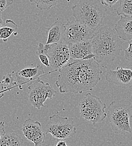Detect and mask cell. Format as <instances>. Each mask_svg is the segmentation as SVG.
<instances>
[{
    "label": "cell",
    "mask_w": 132,
    "mask_h": 146,
    "mask_svg": "<svg viewBox=\"0 0 132 146\" xmlns=\"http://www.w3.org/2000/svg\"><path fill=\"white\" fill-rule=\"evenodd\" d=\"M58 71L55 84L61 93L92 91L101 79L102 70L94 58L75 60Z\"/></svg>",
    "instance_id": "cell-1"
},
{
    "label": "cell",
    "mask_w": 132,
    "mask_h": 146,
    "mask_svg": "<svg viewBox=\"0 0 132 146\" xmlns=\"http://www.w3.org/2000/svg\"><path fill=\"white\" fill-rule=\"evenodd\" d=\"M91 41L94 58L99 64L113 62L123 50V41L115 29L108 27L99 28Z\"/></svg>",
    "instance_id": "cell-2"
},
{
    "label": "cell",
    "mask_w": 132,
    "mask_h": 146,
    "mask_svg": "<svg viewBox=\"0 0 132 146\" xmlns=\"http://www.w3.org/2000/svg\"><path fill=\"white\" fill-rule=\"evenodd\" d=\"M72 10L75 20L94 32L101 28L106 14L100 0H80Z\"/></svg>",
    "instance_id": "cell-3"
},
{
    "label": "cell",
    "mask_w": 132,
    "mask_h": 146,
    "mask_svg": "<svg viewBox=\"0 0 132 146\" xmlns=\"http://www.w3.org/2000/svg\"><path fill=\"white\" fill-rule=\"evenodd\" d=\"M107 117L114 133H131L130 120L132 117V104L126 100L113 101L109 105Z\"/></svg>",
    "instance_id": "cell-4"
},
{
    "label": "cell",
    "mask_w": 132,
    "mask_h": 146,
    "mask_svg": "<svg viewBox=\"0 0 132 146\" xmlns=\"http://www.w3.org/2000/svg\"><path fill=\"white\" fill-rule=\"evenodd\" d=\"M106 104L96 95L88 93L79 104L81 116L86 121L95 125L103 121L107 117Z\"/></svg>",
    "instance_id": "cell-5"
},
{
    "label": "cell",
    "mask_w": 132,
    "mask_h": 146,
    "mask_svg": "<svg viewBox=\"0 0 132 146\" xmlns=\"http://www.w3.org/2000/svg\"><path fill=\"white\" fill-rule=\"evenodd\" d=\"M76 132L74 120L72 117H62L55 113L49 117L45 134H50L57 140H65L72 137Z\"/></svg>",
    "instance_id": "cell-6"
},
{
    "label": "cell",
    "mask_w": 132,
    "mask_h": 146,
    "mask_svg": "<svg viewBox=\"0 0 132 146\" xmlns=\"http://www.w3.org/2000/svg\"><path fill=\"white\" fill-rule=\"evenodd\" d=\"M28 101L31 105L38 110L44 107V102L47 99H52L56 91L48 83L38 79L32 83L28 87Z\"/></svg>",
    "instance_id": "cell-7"
},
{
    "label": "cell",
    "mask_w": 132,
    "mask_h": 146,
    "mask_svg": "<svg viewBox=\"0 0 132 146\" xmlns=\"http://www.w3.org/2000/svg\"><path fill=\"white\" fill-rule=\"evenodd\" d=\"M44 48L50 61V66L58 70L70 62L72 60L69 45L64 41L58 43L45 44Z\"/></svg>",
    "instance_id": "cell-8"
},
{
    "label": "cell",
    "mask_w": 132,
    "mask_h": 146,
    "mask_svg": "<svg viewBox=\"0 0 132 146\" xmlns=\"http://www.w3.org/2000/svg\"><path fill=\"white\" fill-rule=\"evenodd\" d=\"M94 33L91 29L76 20L68 21L65 24L64 42L70 44L90 40Z\"/></svg>",
    "instance_id": "cell-9"
},
{
    "label": "cell",
    "mask_w": 132,
    "mask_h": 146,
    "mask_svg": "<svg viewBox=\"0 0 132 146\" xmlns=\"http://www.w3.org/2000/svg\"><path fill=\"white\" fill-rule=\"evenodd\" d=\"M21 130L24 137L34 146H41L44 143L46 134L39 121L28 119L24 121Z\"/></svg>",
    "instance_id": "cell-10"
},
{
    "label": "cell",
    "mask_w": 132,
    "mask_h": 146,
    "mask_svg": "<svg viewBox=\"0 0 132 146\" xmlns=\"http://www.w3.org/2000/svg\"><path fill=\"white\" fill-rule=\"evenodd\" d=\"M106 80L123 89L132 87V69L117 66L115 70L109 69L106 74Z\"/></svg>",
    "instance_id": "cell-11"
},
{
    "label": "cell",
    "mask_w": 132,
    "mask_h": 146,
    "mask_svg": "<svg viewBox=\"0 0 132 146\" xmlns=\"http://www.w3.org/2000/svg\"><path fill=\"white\" fill-rule=\"evenodd\" d=\"M68 45L71 58L73 60H89L94 58L91 40Z\"/></svg>",
    "instance_id": "cell-12"
},
{
    "label": "cell",
    "mask_w": 132,
    "mask_h": 146,
    "mask_svg": "<svg viewBox=\"0 0 132 146\" xmlns=\"http://www.w3.org/2000/svg\"><path fill=\"white\" fill-rule=\"evenodd\" d=\"M120 17L114 29L122 40L128 42L132 39V16Z\"/></svg>",
    "instance_id": "cell-13"
},
{
    "label": "cell",
    "mask_w": 132,
    "mask_h": 146,
    "mask_svg": "<svg viewBox=\"0 0 132 146\" xmlns=\"http://www.w3.org/2000/svg\"><path fill=\"white\" fill-rule=\"evenodd\" d=\"M44 74L43 66L38 65L36 67H28L17 71L15 74L17 84L32 81Z\"/></svg>",
    "instance_id": "cell-14"
},
{
    "label": "cell",
    "mask_w": 132,
    "mask_h": 146,
    "mask_svg": "<svg viewBox=\"0 0 132 146\" xmlns=\"http://www.w3.org/2000/svg\"><path fill=\"white\" fill-rule=\"evenodd\" d=\"M65 24L57 21L47 29L46 44L58 43L64 41Z\"/></svg>",
    "instance_id": "cell-15"
},
{
    "label": "cell",
    "mask_w": 132,
    "mask_h": 146,
    "mask_svg": "<svg viewBox=\"0 0 132 146\" xmlns=\"http://www.w3.org/2000/svg\"><path fill=\"white\" fill-rule=\"evenodd\" d=\"M18 24L12 20L7 19L5 25L0 27V39L4 42H6L13 34L16 36L18 35Z\"/></svg>",
    "instance_id": "cell-16"
},
{
    "label": "cell",
    "mask_w": 132,
    "mask_h": 146,
    "mask_svg": "<svg viewBox=\"0 0 132 146\" xmlns=\"http://www.w3.org/2000/svg\"><path fill=\"white\" fill-rule=\"evenodd\" d=\"M24 141L15 132L6 133L0 141V146H24Z\"/></svg>",
    "instance_id": "cell-17"
},
{
    "label": "cell",
    "mask_w": 132,
    "mask_h": 146,
    "mask_svg": "<svg viewBox=\"0 0 132 146\" xmlns=\"http://www.w3.org/2000/svg\"><path fill=\"white\" fill-rule=\"evenodd\" d=\"M116 13L119 16H132V0H120Z\"/></svg>",
    "instance_id": "cell-18"
},
{
    "label": "cell",
    "mask_w": 132,
    "mask_h": 146,
    "mask_svg": "<svg viewBox=\"0 0 132 146\" xmlns=\"http://www.w3.org/2000/svg\"><path fill=\"white\" fill-rule=\"evenodd\" d=\"M36 55L38 56V58L42 65L47 68L51 66L49 57L47 55V51L44 48V44L42 43H39L36 51Z\"/></svg>",
    "instance_id": "cell-19"
},
{
    "label": "cell",
    "mask_w": 132,
    "mask_h": 146,
    "mask_svg": "<svg viewBox=\"0 0 132 146\" xmlns=\"http://www.w3.org/2000/svg\"><path fill=\"white\" fill-rule=\"evenodd\" d=\"M31 2L34 3L36 7L40 10H50L56 6L58 0H29Z\"/></svg>",
    "instance_id": "cell-20"
},
{
    "label": "cell",
    "mask_w": 132,
    "mask_h": 146,
    "mask_svg": "<svg viewBox=\"0 0 132 146\" xmlns=\"http://www.w3.org/2000/svg\"><path fill=\"white\" fill-rule=\"evenodd\" d=\"M1 84L6 90L9 87H12L17 85V83L14 80V78L11 74H7L2 77V81L0 82Z\"/></svg>",
    "instance_id": "cell-21"
},
{
    "label": "cell",
    "mask_w": 132,
    "mask_h": 146,
    "mask_svg": "<svg viewBox=\"0 0 132 146\" xmlns=\"http://www.w3.org/2000/svg\"><path fill=\"white\" fill-rule=\"evenodd\" d=\"M129 46L126 49H123L124 51V58L126 60L132 63V39L128 41Z\"/></svg>",
    "instance_id": "cell-22"
},
{
    "label": "cell",
    "mask_w": 132,
    "mask_h": 146,
    "mask_svg": "<svg viewBox=\"0 0 132 146\" xmlns=\"http://www.w3.org/2000/svg\"><path fill=\"white\" fill-rule=\"evenodd\" d=\"M13 3V0H0V13L5 11Z\"/></svg>",
    "instance_id": "cell-23"
},
{
    "label": "cell",
    "mask_w": 132,
    "mask_h": 146,
    "mask_svg": "<svg viewBox=\"0 0 132 146\" xmlns=\"http://www.w3.org/2000/svg\"><path fill=\"white\" fill-rule=\"evenodd\" d=\"M120 0H101V2L103 5L106 7H112Z\"/></svg>",
    "instance_id": "cell-24"
},
{
    "label": "cell",
    "mask_w": 132,
    "mask_h": 146,
    "mask_svg": "<svg viewBox=\"0 0 132 146\" xmlns=\"http://www.w3.org/2000/svg\"><path fill=\"white\" fill-rule=\"evenodd\" d=\"M5 129V123L3 121L0 122V141L6 134Z\"/></svg>",
    "instance_id": "cell-25"
},
{
    "label": "cell",
    "mask_w": 132,
    "mask_h": 146,
    "mask_svg": "<svg viewBox=\"0 0 132 146\" xmlns=\"http://www.w3.org/2000/svg\"><path fill=\"white\" fill-rule=\"evenodd\" d=\"M54 146H68L65 140H58V142Z\"/></svg>",
    "instance_id": "cell-26"
},
{
    "label": "cell",
    "mask_w": 132,
    "mask_h": 146,
    "mask_svg": "<svg viewBox=\"0 0 132 146\" xmlns=\"http://www.w3.org/2000/svg\"><path fill=\"white\" fill-rule=\"evenodd\" d=\"M3 21L2 17V14L1 13H0V27L3 26Z\"/></svg>",
    "instance_id": "cell-27"
},
{
    "label": "cell",
    "mask_w": 132,
    "mask_h": 146,
    "mask_svg": "<svg viewBox=\"0 0 132 146\" xmlns=\"http://www.w3.org/2000/svg\"><path fill=\"white\" fill-rule=\"evenodd\" d=\"M1 83H0V86H1ZM4 91H3V90H1L0 91V99L3 96V92Z\"/></svg>",
    "instance_id": "cell-28"
}]
</instances>
